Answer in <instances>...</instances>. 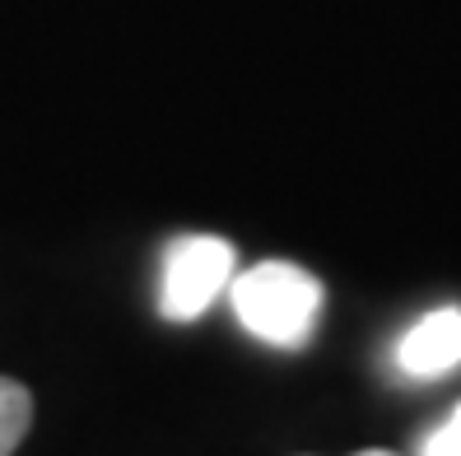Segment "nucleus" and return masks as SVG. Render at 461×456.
Returning <instances> with one entry per match:
<instances>
[{"label":"nucleus","instance_id":"3","mask_svg":"<svg viewBox=\"0 0 461 456\" xmlns=\"http://www.w3.org/2000/svg\"><path fill=\"white\" fill-rule=\"evenodd\" d=\"M396 363L411 378H443L461 363V308H433L396 344Z\"/></svg>","mask_w":461,"mask_h":456},{"label":"nucleus","instance_id":"5","mask_svg":"<svg viewBox=\"0 0 461 456\" xmlns=\"http://www.w3.org/2000/svg\"><path fill=\"white\" fill-rule=\"evenodd\" d=\"M420 456H461V406H456V410H452V415L424 438Z\"/></svg>","mask_w":461,"mask_h":456},{"label":"nucleus","instance_id":"4","mask_svg":"<svg viewBox=\"0 0 461 456\" xmlns=\"http://www.w3.org/2000/svg\"><path fill=\"white\" fill-rule=\"evenodd\" d=\"M33 424V396L23 382L0 378V456H14V447L23 443Z\"/></svg>","mask_w":461,"mask_h":456},{"label":"nucleus","instance_id":"6","mask_svg":"<svg viewBox=\"0 0 461 456\" xmlns=\"http://www.w3.org/2000/svg\"><path fill=\"white\" fill-rule=\"evenodd\" d=\"M355 456H396V452H355Z\"/></svg>","mask_w":461,"mask_h":456},{"label":"nucleus","instance_id":"1","mask_svg":"<svg viewBox=\"0 0 461 456\" xmlns=\"http://www.w3.org/2000/svg\"><path fill=\"white\" fill-rule=\"evenodd\" d=\"M229 299H233L238 321L257 340L280 344V350H298L317 326L321 284L294 261H261L229 280Z\"/></svg>","mask_w":461,"mask_h":456},{"label":"nucleus","instance_id":"2","mask_svg":"<svg viewBox=\"0 0 461 456\" xmlns=\"http://www.w3.org/2000/svg\"><path fill=\"white\" fill-rule=\"evenodd\" d=\"M233 275H238L233 243L214 233L173 237L164 252V280H158V312L168 321H196L229 289Z\"/></svg>","mask_w":461,"mask_h":456}]
</instances>
